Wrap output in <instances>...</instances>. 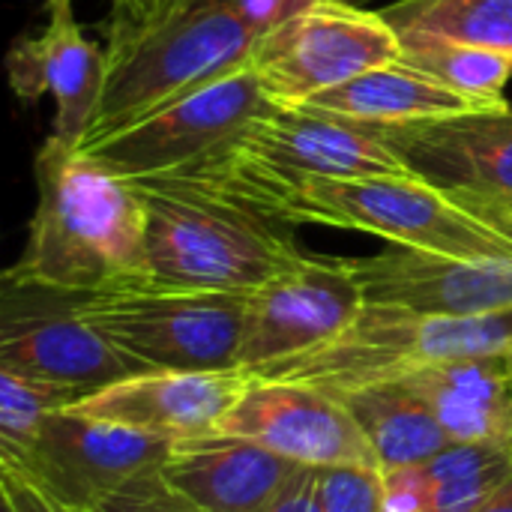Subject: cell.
I'll return each mask as SVG.
<instances>
[{
    "label": "cell",
    "mask_w": 512,
    "mask_h": 512,
    "mask_svg": "<svg viewBox=\"0 0 512 512\" xmlns=\"http://www.w3.org/2000/svg\"><path fill=\"white\" fill-rule=\"evenodd\" d=\"M147 213V282L252 294L303 252L297 225L216 168L132 177Z\"/></svg>",
    "instance_id": "1"
},
{
    "label": "cell",
    "mask_w": 512,
    "mask_h": 512,
    "mask_svg": "<svg viewBox=\"0 0 512 512\" xmlns=\"http://www.w3.org/2000/svg\"><path fill=\"white\" fill-rule=\"evenodd\" d=\"M36 210L15 279L102 294L147 282V213L132 180L48 135L33 159Z\"/></svg>",
    "instance_id": "2"
},
{
    "label": "cell",
    "mask_w": 512,
    "mask_h": 512,
    "mask_svg": "<svg viewBox=\"0 0 512 512\" xmlns=\"http://www.w3.org/2000/svg\"><path fill=\"white\" fill-rule=\"evenodd\" d=\"M267 210L294 225H330L384 237L396 246L456 258H512V234L459 207L423 177L360 174L300 177L261 198Z\"/></svg>",
    "instance_id": "3"
},
{
    "label": "cell",
    "mask_w": 512,
    "mask_h": 512,
    "mask_svg": "<svg viewBox=\"0 0 512 512\" xmlns=\"http://www.w3.org/2000/svg\"><path fill=\"white\" fill-rule=\"evenodd\" d=\"M501 351H512V309L480 318H438L366 303L360 315L324 345L246 375L312 384L342 396L411 378L444 360Z\"/></svg>",
    "instance_id": "4"
},
{
    "label": "cell",
    "mask_w": 512,
    "mask_h": 512,
    "mask_svg": "<svg viewBox=\"0 0 512 512\" xmlns=\"http://www.w3.org/2000/svg\"><path fill=\"white\" fill-rule=\"evenodd\" d=\"M261 36L222 0H201L180 18L108 57L105 87L81 144L102 141L165 105L252 63Z\"/></svg>",
    "instance_id": "5"
},
{
    "label": "cell",
    "mask_w": 512,
    "mask_h": 512,
    "mask_svg": "<svg viewBox=\"0 0 512 512\" xmlns=\"http://www.w3.org/2000/svg\"><path fill=\"white\" fill-rule=\"evenodd\" d=\"M249 294L129 285L81 294V315L144 369H240Z\"/></svg>",
    "instance_id": "6"
},
{
    "label": "cell",
    "mask_w": 512,
    "mask_h": 512,
    "mask_svg": "<svg viewBox=\"0 0 512 512\" xmlns=\"http://www.w3.org/2000/svg\"><path fill=\"white\" fill-rule=\"evenodd\" d=\"M258 201L300 177H360L408 171L375 126L312 108L273 105L231 150L204 162ZM201 168V165H198Z\"/></svg>",
    "instance_id": "7"
},
{
    "label": "cell",
    "mask_w": 512,
    "mask_h": 512,
    "mask_svg": "<svg viewBox=\"0 0 512 512\" xmlns=\"http://www.w3.org/2000/svg\"><path fill=\"white\" fill-rule=\"evenodd\" d=\"M399 57L402 39L381 9L318 0L258 42L252 69L273 105L300 108L312 96Z\"/></svg>",
    "instance_id": "8"
},
{
    "label": "cell",
    "mask_w": 512,
    "mask_h": 512,
    "mask_svg": "<svg viewBox=\"0 0 512 512\" xmlns=\"http://www.w3.org/2000/svg\"><path fill=\"white\" fill-rule=\"evenodd\" d=\"M270 108L273 102L249 63L102 141L78 147L126 180L186 171L231 150Z\"/></svg>",
    "instance_id": "9"
},
{
    "label": "cell",
    "mask_w": 512,
    "mask_h": 512,
    "mask_svg": "<svg viewBox=\"0 0 512 512\" xmlns=\"http://www.w3.org/2000/svg\"><path fill=\"white\" fill-rule=\"evenodd\" d=\"M0 369L87 393L147 372L81 315V294L9 273L0 282Z\"/></svg>",
    "instance_id": "10"
},
{
    "label": "cell",
    "mask_w": 512,
    "mask_h": 512,
    "mask_svg": "<svg viewBox=\"0 0 512 512\" xmlns=\"http://www.w3.org/2000/svg\"><path fill=\"white\" fill-rule=\"evenodd\" d=\"M375 129L411 174L512 234L510 105Z\"/></svg>",
    "instance_id": "11"
},
{
    "label": "cell",
    "mask_w": 512,
    "mask_h": 512,
    "mask_svg": "<svg viewBox=\"0 0 512 512\" xmlns=\"http://www.w3.org/2000/svg\"><path fill=\"white\" fill-rule=\"evenodd\" d=\"M366 306L348 258L303 255L294 267L249 294L240 369L288 360L342 333Z\"/></svg>",
    "instance_id": "12"
},
{
    "label": "cell",
    "mask_w": 512,
    "mask_h": 512,
    "mask_svg": "<svg viewBox=\"0 0 512 512\" xmlns=\"http://www.w3.org/2000/svg\"><path fill=\"white\" fill-rule=\"evenodd\" d=\"M171 444L174 441L168 438L90 420L63 408L45 420L18 462H0V468L24 474L69 507L93 510L126 480L162 468Z\"/></svg>",
    "instance_id": "13"
},
{
    "label": "cell",
    "mask_w": 512,
    "mask_h": 512,
    "mask_svg": "<svg viewBox=\"0 0 512 512\" xmlns=\"http://www.w3.org/2000/svg\"><path fill=\"white\" fill-rule=\"evenodd\" d=\"M216 432L249 438L303 468L378 465L345 399L312 384L252 378Z\"/></svg>",
    "instance_id": "14"
},
{
    "label": "cell",
    "mask_w": 512,
    "mask_h": 512,
    "mask_svg": "<svg viewBox=\"0 0 512 512\" xmlns=\"http://www.w3.org/2000/svg\"><path fill=\"white\" fill-rule=\"evenodd\" d=\"M366 303L438 318H480L512 309V258H456L390 243L348 258Z\"/></svg>",
    "instance_id": "15"
},
{
    "label": "cell",
    "mask_w": 512,
    "mask_h": 512,
    "mask_svg": "<svg viewBox=\"0 0 512 512\" xmlns=\"http://www.w3.org/2000/svg\"><path fill=\"white\" fill-rule=\"evenodd\" d=\"M243 369L222 372H165L147 369L114 384L96 387L66 411L150 432L168 441L198 438L219 429L228 408L249 387Z\"/></svg>",
    "instance_id": "16"
},
{
    "label": "cell",
    "mask_w": 512,
    "mask_h": 512,
    "mask_svg": "<svg viewBox=\"0 0 512 512\" xmlns=\"http://www.w3.org/2000/svg\"><path fill=\"white\" fill-rule=\"evenodd\" d=\"M6 72L21 102L33 105L45 93L54 96L51 135L81 144L105 87L108 54L84 36L72 0H48V24L36 36L15 39Z\"/></svg>",
    "instance_id": "17"
},
{
    "label": "cell",
    "mask_w": 512,
    "mask_h": 512,
    "mask_svg": "<svg viewBox=\"0 0 512 512\" xmlns=\"http://www.w3.org/2000/svg\"><path fill=\"white\" fill-rule=\"evenodd\" d=\"M303 465L237 435L171 444L162 474L207 512H267Z\"/></svg>",
    "instance_id": "18"
},
{
    "label": "cell",
    "mask_w": 512,
    "mask_h": 512,
    "mask_svg": "<svg viewBox=\"0 0 512 512\" xmlns=\"http://www.w3.org/2000/svg\"><path fill=\"white\" fill-rule=\"evenodd\" d=\"M402 384L432 408L453 444L512 447L510 351L444 360Z\"/></svg>",
    "instance_id": "19"
},
{
    "label": "cell",
    "mask_w": 512,
    "mask_h": 512,
    "mask_svg": "<svg viewBox=\"0 0 512 512\" xmlns=\"http://www.w3.org/2000/svg\"><path fill=\"white\" fill-rule=\"evenodd\" d=\"M512 477V447L450 444L423 465L384 474V512H477Z\"/></svg>",
    "instance_id": "20"
},
{
    "label": "cell",
    "mask_w": 512,
    "mask_h": 512,
    "mask_svg": "<svg viewBox=\"0 0 512 512\" xmlns=\"http://www.w3.org/2000/svg\"><path fill=\"white\" fill-rule=\"evenodd\" d=\"M300 108L345 117L363 126H405L480 111L477 102L459 96L456 90L405 60L369 69L327 93L312 96Z\"/></svg>",
    "instance_id": "21"
},
{
    "label": "cell",
    "mask_w": 512,
    "mask_h": 512,
    "mask_svg": "<svg viewBox=\"0 0 512 512\" xmlns=\"http://www.w3.org/2000/svg\"><path fill=\"white\" fill-rule=\"evenodd\" d=\"M342 399L384 474L423 465L453 444L432 408L402 381L342 393Z\"/></svg>",
    "instance_id": "22"
},
{
    "label": "cell",
    "mask_w": 512,
    "mask_h": 512,
    "mask_svg": "<svg viewBox=\"0 0 512 512\" xmlns=\"http://www.w3.org/2000/svg\"><path fill=\"white\" fill-rule=\"evenodd\" d=\"M381 15L399 36H435L512 54V0H396Z\"/></svg>",
    "instance_id": "23"
},
{
    "label": "cell",
    "mask_w": 512,
    "mask_h": 512,
    "mask_svg": "<svg viewBox=\"0 0 512 512\" xmlns=\"http://www.w3.org/2000/svg\"><path fill=\"white\" fill-rule=\"evenodd\" d=\"M402 57L414 69L438 78L459 96L480 108H507V84L512 81V54L435 39V36H399Z\"/></svg>",
    "instance_id": "24"
},
{
    "label": "cell",
    "mask_w": 512,
    "mask_h": 512,
    "mask_svg": "<svg viewBox=\"0 0 512 512\" xmlns=\"http://www.w3.org/2000/svg\"><path fill=\"white\" fill-rule=\"evenodd\" d=\"M87 396L81 387L0 369V462H18L54 411Z\"/></svg>",
    "instance_id": "25"
},
{
    "label": "cell",
    "mask_w": 512,
    "mask_h": 512,
    "mask_svg": "<svg viewBox=\"0 0 512 512\" xmlns=\"http://www.w3.org/2000/svg\"><path fill=\"white\" fill-rule=\"evenodd\" d=\"M318 501L324 512H384V471L378 465L318 468Z\"/></svg>",
    "instance_id": "26"
},
{
    "label": "cell",
    "mask_w": 512,
    "mask_h": 512,
    "mask_svg": "<svg viewBox=\"0 0 512 512\" xmlns=\"http://www.w3.org/2000/svg\"><path fill=\"white\" fill-rule=\"evenodd\" d=\"M108 45L105 54H120L147 33L165 27L168 21L180 18L201 0H108Z\"/></svg>",
    "instance_id": "27"
},
{
    "label": "cell",
    "mask_w": 512,
    "mask_h": 512,
    "mask_svg": "<svg viewBox=\"0 0 512 512\" xmlns=\"http://www.w3.org/2000/svg\"><path fill=\"white\" fill-rule=\"evenodd\" d=\"M90 512H207L198 507L189 495H183L162 468L144 471L123 486H117L111 495H105Z\"/></svg>",
    "instance_id": "28"
},
{
    "label": "cell",
    "mask_w": 512,
    "mask_h": 512,
    "mask_svg": "<svg viewBox=\"0 0 512 512\" xmlns=\"http://www.w3.org/2000/svg\"><path fill=\"white\" fill-rule=\"evenodd\" d=\"M222 3L231 6L264 39L267 33H273L276 27H282L285 21H291L294 15H300L318 0H222Z\"/></svg>",
    "instance_id": "29"
},
{
    "label": "cell",
    "mask_w": 512,
    "mask_h": 512,
    "mask_svg": "<svg viewBox=\"0 0 512 512\" xmlns=\"http://www.w3.org/2000/svg\"><path fill=\"white\" fill-rule=\"evenodd\" d=\"M0 489H3V504L12 507V512H90L51 498L33 480H27L18 471H9V468H0Z\"/></svg>",
    "instance_id": "30"
},
{
    "label": "cell",
    "mask_w": 512,
    "mask_h": 512,
    "mask_svg": "<svg viewBox=\"0 0 512 512\" xmlns=\"http://www.w3.org/2000/svg\"><path fill=\"white\" fill-rule=\"evenodd\" d=\"M267 512H324L318 501V468H300Z\"/></svg>",
    "instance_id": "31"
},
{
    "label": "cell",
    "mask_w": 512,
    "mask_h": 512,
    "mask_svg": "<svg viewBox=\"0 0 512 512\" xmlns=\"http://www.w3.org/2000/svg\"><path fill=\"white\" fill-rule=\"evenodd\" d=\"M477 512H512V477Z\"/></svg>",
    "instance_id": "32"
},
{
    "label": "cell",
    "mask_w": 512,
    "mask_h": 512,
    "mask_svg": "<svg viewBox=\"0 0 512 512\" xmlns=\"http://www.w3.org/2000/svg\"><path fill=\"white\" fill-rule=\"evenodd\" d=\"M3 512H12V507H6V504H3Z\"/></svg>",
    "instance_id": "33"
},
{
    "label": "cell",
    "mask_w": 512,
    "mask_h": 512,
    "mask_svg": "<svg viewBox=\"0 0 512 512\" xmlns=\"http://www.w3.org/2000/svg\"><path fill=\"white\" fill-rule=\"evenodd\" d=\"M351 3H366V0H351Z\"/></svg>",
    "instance_id": "34"
},
{
    "label": "cell",
    "mask_w": 512,
    "mask_h": 512,
    "mask_svg": "<svg viewBox=\"0 0 512 512\" xmlns=\"http://www.w3.org/2000/svg\"><path fill=\"white\" fill-rule=\"evenodd\" d=\"M510 357H512V351H510Z\"/></svg>",
    "instance_id": "35"
}]
</instances>
